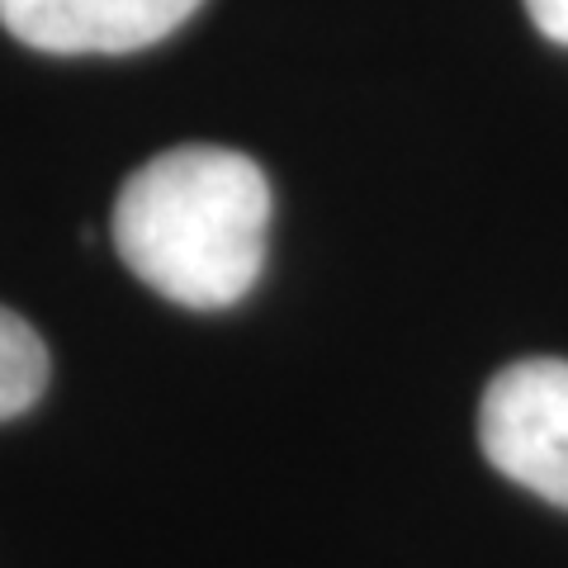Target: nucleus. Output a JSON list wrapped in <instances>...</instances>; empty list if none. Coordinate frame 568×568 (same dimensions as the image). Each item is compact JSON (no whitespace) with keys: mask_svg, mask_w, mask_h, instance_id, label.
I'll return each instance as SVG.
<instances>
[{"mask_svg":"<svg viewBox=\"0 0 568 568\" xmlns=\"http://www.w3.org/2000/svg\"><path fill=\"white\" fill-rule=\"evenodd\" d=\"M200 0H0V24L39 52H133L181 29Z\"/></svg>","mask_w":568,"mask_h":568,"instance_id":"nucleus-3","label":"nucleus"},{"mask_svg":"<svg viewBox=\"0 0 568 568\" xmlns=\"http://www.w3.org/2000/svg\"><path fill=\"white\" fill-rule=\"evenodd\" d=\"M48 388V346L24 317L0 308V422L29 413Z\"/></svg>","mask_w":568,"mask_h":568,"instance_id":"nucleus-4","label":"nucleus"},{"mask_svg":"<svg viewBox=\"0 0 568 568\" xmlns=\"http://www.w3.org/2000/svg\"><path fill=\"white\" fill-rule=\"evenodd\" d=\"M530 20H536V29L545 33V39H555L568 48V0H526Z\"/></svg>","mask_w":568,"mask_h":568,"instance_id":"nucleus-5","label":"nucleus"},{"mask_svg":"<svg viewBox=\"0 0 568 568\" xmlns=\"http://www.w3.org/2000/svg\"><path fill=\"white\" fill-rule=\"evenodd\" d=\"M271 181L233 148H171L138 166L114 204L123 265L171 304L227 308L265 261Z\"/></svg>","mask_w":568,"mask_h":568,"instance_id":"nucleus-1","label":"nucleus"},{"mask_svg":"<svg viewBox=\"0 0 568 568\" xmlns=\"http://www.w3.org/2000/svg\"><path fill=\"white\" fill-rule=\"evenodd\" d=\"M478 446L511 484L568 511V361H517L488 384Z\"/></svg>","mask_w":568,"mask_h":568,"instance_id":"nucleus-2","label":"nucleus"}]
</instances>
